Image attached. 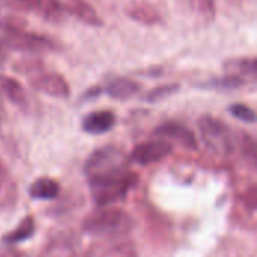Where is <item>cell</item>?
Returning a JSON list of instances; mask_svg holds the SVG:
<instances>
[{
	"instance_id": "6da1fadb",
	"label": "cell",
	"mask_w": 257,
	"mask_h": 257,
	"mask_svg": "<svg viewBox=\"0 0 257 257\" xmlns=\"http://www.w3.org/2000/svg\"><path fill=\"white\" fill-rule=\"evenodd\" d=\"M134 227V218L120 208L104 206L92 212L83 223L84 232L93 236L125 235Z\"/></svg>"
},
{
	"instance_id": "7a4b0ae2",
	"label": "cell",
	"mask_w": 257,
	"mask_h": 257,
	"mask_svg": "<svg viewBox=\"0 0 257 257\" xmlns=\"http://www.w3.org/2000/svg\"><path fill=\"white\" fill-rule=\"evenodd\" d=\"M137 182H139V176L134 172L126 170L119 175L90 181L89 185H90L93 202L99 208H104V206H111L113 203L123 200L133 191Z\"/></svg>"
},
{
	"instance_id": "3957f363",
	"label": "cell",
	"mask_w": 257,
	"mask_h": 257,
	"mask_svg": "<svg viewBox=\"0 0 257 257\" xmlns=\"http://www.w3.org/2000/svg\"><path fill=\"white\" fill-rule=\"evenodd\" d=\"M126 170H130V157L116 146H104L93 151L84 164V175L89 182Z\"/></svg>"
},
{
	"instance_id": "277c9868",
	"label": "cell",
	"mask_w": 257,
	"mask_h": 257,
	"mask_svg": "<svg viewBox=\"0 0 257 257\" xmlns=\"http://www.w3.org/2000/svg\"><path fill=\"white\" fill-rule=\"evenodd\" d=\"M199 130L202 140L212 152L218 155H229L235 151L238 139L233 130L223 120L205 114L199 119Z\"/></svg>"
},
{
	"instance_id": "5b68a950",
	"label": "cell",
	"mask_w": 257,
	"mask_h": 257,
	"mask_svg": "<svg viewBox=\"0 0 257 257\" xmlns=\"http://www.w3.org/2000/svg\"><path fill=\"white\" fill-rule=\"evenodd\" d=\"M3 35L5 36L0 39V47L6 50H18L29 54H41V53H51L59 48L54 39L33 32L18 30Z\"/></svg>"
},
{
	"instance_id": "8992f818",
	"label": "cell",
	"mask_w": 257,
	"mask_h": 257,
	"mask_svg": "<svg viewBox=\"0 0 257 257\" xmlns=\"http://www.w3.org/2000/svg\"><path fill=\"white\" fill-rule=\"evenodd\" d=\"M172 151H173V146L167 140H163V139L149 140V142H143L137 145L133 149L130 160L140 166H151V164H157L166 160L172 154Z\"/></svg>"
},
{
	"instance_id": "52a82bcc",
	"label": "cell",
	"mask_w": 257,
	"mask_h": 257,
	"mask_svg": "<svg viewBox=\"0 0 257 257\" xmlns=\"http://www.w3.org/2000/svg\"><path fill=\"white\" fill-rule=\"evenodd\" d=\"M30 86L48 96L66 99L71 96V86L66 78L57 72H42L30 80Z\"/></svg>"
},
{
	"instance_id": "ba28073f",
	"label": "cell",
	"mask_w": 257,
	"mask_h": 257,
	"mask_svg": "<svg viewBox=\"0 0 257 257\" xmlns=\"http://www.w3.org/2000/svg\"><path fill=\"white\" fill-rule=\"evenodd\" d=\"M154 136L163 140H173L190 151H194L199 146L196 134L181 122H164L154 130Z\"/></svg>"
},
{
	"instance_id": "9c48e42d",
	"label": "cell",
	"mask_w": 257,
	"mask_h": 257,
	"mask_svg": "<svg viewBox=\"0 0 257 257\" xmlns=\"http://www.w3.org/2000/svg\"><path fill=\"white\" fill-rule=\"evenodd\" d=\"M116 125V114L111 110H96L87 113L81 120V130L90 136H101Z\"/></svg>"
},
{
	"instance_id": "30bf717a",
	"label": "cell",
	"mask_w": 257,
	"mask_h": 257,
	"mask_svg": "<svg viewBox=\"0 0 257 257\" xmlns=\"http://www.w3.org/2000/svg\"><path fill=\"white\" fill-rule=\"evenodd\" d=\"M125 14L130 20L143 26H158L163 21L161 12L148 2H136L125 8Z\"/></svg>"
},
{
	"instance_id": "8fae6325",
	"label": "cell",
	"mask_w": 257,
	"mask_h": 257,
	"mask_svg": "<svg viewBox=\"0 0 257 257\" xmlns=\"http://www.w3.org/2000/svg\"><path fill=\"white\" fill-rule=\"evenodd\" d=\"M102 90L113 99L126 101L142 90V84L128 77H114L105 84V87H102Z\"/></svg>"
},
{
	"instance_id": "7c38bea8",
	"label": "cell",
	"mask_w": 257,
	"mask_h": 257,
	"mask_svg": "<svg viewBox=\"0 0 257 257\" xmlns=\"http://www.w3.org/2000/svg\"><path fill=\"white\" fill-rule=\"evenodd\" d=\"M63 6L66 14L75 17L77 20L83 21L90 27H101L104 24L96 9L87 0H66Z\"/></svg>"
},
{
	"instance_id": "4fadbf2b",
	"label": "cell",
	"mask_w": 257,
	"mask_h": 257,
	"mask_svg": "<svg viewBox=\"0 0 257 257\" xmlns=\"http://www.w3.org/2000/svg\"><path fill=\"white\" fill-rule=\"evenodd\" d=\"M60 194V184L48 176L38 178L29 187V196L33 200H53Z\"/></svg>"
},
{
	"instance_id": "5bb4252c",
	"label": "cell",
	"mask_w": 257,
	"mask_h": 257,
	"mask_svg": "<svg viewBox=\"0 0 257 257\" xmlns=\"http://www.w3.org/2000/svg\"><path fill=\"white\" fill-rule=\"evenodd\" d=\"M245 83H247V80L244 77L229 72V74H224L220 77H212L205 81H200L196 86L203 90H233V89L244 86Z\"/></svg>"
},
{
	"instance_id": "9a60e30c",
	"label": "cell",
	"mask_w": 257,
	"mask_h": 257,
	"mask_svg": "<svg viewBox=\"0 0 257 257\" xmlns=\"http://www.w3.org/2000/svg\"><path fill=\"white\" fill-rule=\"evenodd\" d=\"M33 14L51 24H59L66 17L65 6L59 0H36Z\"/></svg>"
},
{
	"instance_id": "2e32d148",
	"label": "cell",
	"mask_w": 257,
	"mask_h": 257,
	"mask_svg": "<svg viewBox=\"0 0 257 257\" xmlns=\"http://www.w3.org/2000/svg\"><path fill=\"white\" fill-rule=\"evenodd\" d=\"M35 230H36V223H35V218L33 217H24L21 220V223L11 232H8L2 241L3 244L6 245H17L20 242H24L27 239H30L33 235H35Z\"/></svg>"
},
{
	"instance_id": "e0dca14e",
	"label": "cell",
	"mask_w": 257,
	"mask_h": 257,
	"mask_svg": "<svg viewBox=\"0 0 257 257\" xmlns=\"http://www.w3.org/2000/svg\"><path fill=\"white\" fill-rule=\"evenodd\" d=\"M0 90L5 93V96L15 105L24 107L27 104V95L26 89L20 81H17L12 77L0 75Z\"/></svg>"
},
{
	"instance_id": "ac0fdd59",
	"label": "cell",
	"mask_w": 257,
	"mask_h": 257,
	"mask_svg": "<svg viewBox=\"0 0 257 257\" xmlns=\"http://www.w3.org/2000/svg\"><path fill=\"white\" fill-rule=\"evenodd\" d=\"M226 71L232 74H238L247 80V77H256V59L254 57H241V59H230L224 63Z\"/></svg>"
},
{
	"instance_id": "d6986e66",
	"label": "cell",
	"mask_w": 257,
	"mask_h": 257,
	"mask_svg": "<svg viewBox=\"0 0 257 257\" xmlns=\"http://www.w3.org/2000/svg\"><path fill=\"white\" fill-rule=\"evenodd\" d=\"M17 197L15 184L11 179L9 173L0 163V206H11L14 205Z\"/></svg>"
},
{
	"instance_id": "ffe728a7",
	"label": "cell",
	"mask_w": 257,
	"mask_h": 257,
	"mask_svg": "<svg viewBox=\"0 0 257 257\" xmlns=\"http://www.w3.org/2000/svg\"><path fill=\"white\" fill-rule=\"evenodd\" d=\"M181 89V84L179 83H166V84H160L154 89H151L146 96H145V101L148 102H160V101H164L167 99L169 96L178 93Z\"/></svg>"
},
{
	"instance_id": "44dd1931",
	"label": "cell",
	"mask_w": 257,
	"mask_h": 257,
	"mask_svg": "<svg viewBox=\"0 0 257 257\" xmlns=\"http://www.w3.org/2000/svg\"><path fill=\"white\" fill-rule=\"evenodd\" d=\"M229 113L241 122H245V123L256 122V111L247 104H242V102L232 104V105H229Z\"/></svg>"
},
{
	"instance_id": "7402d4cb",
	"label": "cell",
	"mask_w": 257,
	"mask_h": 257,
	"mask_svg": "<svg viewBox=\"0 0 257 257\" xmlns=\"http://www.w3.org/2000/svg\"><path fill=\"white\" fill-rule=\"evenodd\" d=\"M42 60L38 57H24L21 60H18L17 63H14V69L15 72H21V74H27V72H38L42 68Z\"/></svg>"
},
{
	"instance_id": "603a6c76",
	"label": "cell",
	"mask_w": 257,
	"mask_h": 257,
	"mask_svg": "<svg viewBox=\"0 0 257 257\" xmlns=\"http://www.w3.org/2000/svg\"><path fill=\"white\" fill-rule=\"evenodd\" d=\"M2 5L6 8L15 11V12H24V14H33L36 8V0H0Z\"/></svg>"
},
{
	"instance_id": "cb8c5ba5",
	"label": "cell",
	"mask_w": 257,
	"mask_h": 257,
	"mask_svg": "<svg viewBox=\"0 0 257 257\" xmlns=\"http://www.w3.org/2000/svg\"><path fill=\"white\" fill-rule=\"evenodd\" d=\"M104 257H139V254L133 244L122 242V244H117L116 247H113L111 250H108L104 254Z\"/></svg>"
},
{
	"instance_id": "d4e9b609",
	"label": "cell",
	"mask_w": 257,
	"mask_h": 257,
	"mask_svg": "<svg viewBox=\"0 0 257 257\" xmlns=\"http://www.w3.org/2000/svg\"><path fill=\"white\" fill-rule=\"evenodd\" d=\"M199 14L206 20L212 21L215 18V0H196Z\"/></svg>"
},
{
	"instance_id": "484cf974",
	"label": "cell",
	"mask_w": 257,
	"mask_h": 257,
	"mask_svg": "<svg viewBox=\"0 0 257 257\" xmlns=\"http://www.w3.org/2000/svg\"><path fill=\"white\" fill-rule=\"evenodd\" d=\"M104 90H102V87L98 84V86H92V87H89V89H86L83 93H81V96H80V102H87V101H92V99H95V98H98V96H101V93H102Z\"/></svg>"
},
{
	"instance_id": "4316f807",
	"label": "cell",
	"mask_w": 257,
	"mask_h": 257,
	"mask_svg": "<svg viewBox=\"0 0 257 257\" xmlns=\"http://www.w3.org/2000/svg\"><path fill=\"white\" fill-rule=\"evenodd\" d=\"M2 108H3V99H2V93H0V111H2Z\"/></svg>"
},
{
	"instance_id": "83f0119b",
	"label": "cell",
	"mask_w": 257,
	"mask_h": 257,
	"mask_svg": "<svg viewBox=\"0 0 257 257\" xmlns=\"http://www.w3.org/2000/svg\"><path fill=\"white\" fill-rule=\"evenodd\" d=\"M233 2H239V0H233Z\"/></svg>"
},
{
	"instance_id": "f1b7e54d",
	"label": "cell",
	"mask_w": 257,
	"mask_h": 257,
	"mask_svg": "<svg viewBox=\"0 0 257 257\" xmlns=\"http://www.w3.org/2000/svg\"><path fill=\"white\" fill-rule=\"evenodd\" d=\"M0 6H2V2H0Z\"/></svg>"
}]
</instances>
